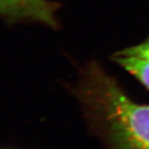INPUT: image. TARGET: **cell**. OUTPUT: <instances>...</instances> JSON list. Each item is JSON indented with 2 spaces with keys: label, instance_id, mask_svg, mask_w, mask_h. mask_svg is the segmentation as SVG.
Wrapping results in <instances>:
<instances>
[{
  "label": "cell",
  "instance_id": "obj_4",
  "mask_svg": "<svg viewBox=\"0 0 149 149\" xmlns=\"http://www.w3.org/2000/svg\"><path fill=\"white\" fill-rule=\"evenodd\" d=\"M118 53L123 56L143 59L145 61H149V37L146 40H144L143 42L120 51Z\"/></svg>",
  "mask_w": 149,
  "mask_h": 149
},
{
  "label": "cell",
  "instance_id": "obj_3",
  "mask_svg": "<svg viewBox=\"0 0 149 149\" xmlns=\"http://www.w3.org/2000/svg\"><path fill=\"white\" fill-rule=\"evenodd\" d=\"M113 58L149 91V61L138 57L123 56L118 52Z\"/></svg>",
  "mask_w": 149,
  "mask_h": 149
},
{
  "label": "cell",
  "instance_id": "obj_1",
  "mask_svg": "<svg viewBox=\"0 0 149 149\" xmlns=\"http://www.w3.org/2000/svg\"><path fill=\"white\" fill-rule=\"evenodd\" d=\"M79 95L106 124L118 149H149V105L132 100L98 63L85 67Z\"/></svg>",
  "mask_w": 149,
  "mask_h": 149
},
{
  "label": "cell",
  "instance_id": "obj_2",
  "mask_svg": "<svg viewBox=\"0 0 149 149\" xmlns=\"http://www.w3.org/2000/svg\"><path fill=\"white\" fill-rule=\"evenodd\" d=\"M57 8L48 0H0V16L11 22H37L56 28Z\"/></svg>",
  "mask_w": 149,
  "mask_h": 149
}]
</instances>
